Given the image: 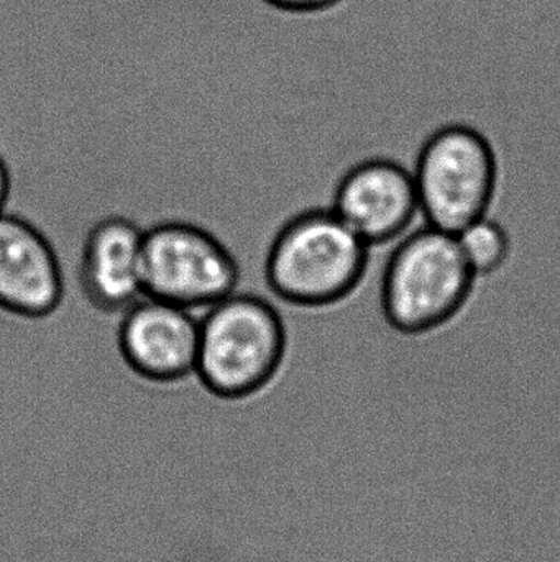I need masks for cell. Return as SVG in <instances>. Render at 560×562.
<instances>
[{
	"instance_id": "obj_5",
	"label": "cell",
	"mask_w": 560,
	"mask_h": 562,
	"mask_svg": "<svg viewBox=\"0 0 560 562\" xmlns=\"http://www.w3.org/2000/svg\"><path fill=\"white\" fill-rule=\"evenodd\" d=\"M239 281L236 257L204 227L167 221L145 231V296L194 313L236 293Z\"/></svg>"
},
{
	"instance_id": "obj_10",
	"label": "cell",
	"mask_w": 560,
	"mask_h": 562,
	"mask_svg": "<svg viewBox=\"0 0 560 562\" xmlns=\"http://www.w3.org/2000/svg\"><path fill=\"white\" fill-rule=\"evenodd\" d=\"M460 250L472 272L489 277L502 270L512 254V239L502 224L489 216L476 221L456 234Z\"/></svg>"
},
{
	"instance_id": "obj_12",
	"label": "cell",
	"mask_w": 560,
	"mask_h": 562,
	"mask_svg": "<svg viewBox=\"0 0 560 562\" xmlns=\"http://www.w3.org/2000/svg\"><path fill=\"white\" fill-rule=\"evenodd\" d=\"M10 191H12V175L5 160L0 157V214L5 213L7 203H9Z\"/></svg>"
},
{
	"instance_id": "obj_1",
	"label": "cell",
	"mask_w": 560,
	"mask_h": 562,
	"mask_svg": "<svg viewBox=\"0 0 560 562\" xmlns=\"http://www.w3.org/2000/svg\"><path fill=\"white\" fill-rule=\"evenodd\" d=\"M370 247L329 210L295 214L266 254L265 279L292 306L328 307L347 300L367 273Z\"/></svg>"
},
{
	"instance_id": "obj_4",
	"label": "cell",
	"mask_w": 560,
	"mask_h": 562,
	"mask_svg": "<svg viewBox=\"0 0 560 562\" xmlns=\"http://www.w3.org/2000/svg\"><path fill=\"white\" fill-rule=\"evenodd\" d=\"M413 178L427 226L457 234L489 216L499 187V160L479 128L449 121L424 140Z\"/></svg>"
},
{
	"instance_id": "obj_8",
	"label": "cell",
	"mask_w": 560,
	"mask_h": 562,
	"mask_svg": "<svg viewBox=\"0 0 560 562\" xmlns=\"http://www.w3.org/2000/svg\"><path fill=\"white\" fill-rule=\"evenodd\" d=\"M61 263L45 234L15 214H0V310L26 319L52 316L62 301Z\"/></svg>"
},
{
	"instance_id": "obj_7",
	"label": "cell",
	"mask_w": 560,
	"mask_h": 562,
	"mask_svg": "<svg viewBox=\"0 0 560 562\" xmlns=\"http://www.w3.org/2000/svg\"><path fill=\"white\" fill-rule=\"evenodd\" d=\"M118 350L132 372L153 383H174L196 373L199 319L193 311L144 296L124 311Z\"/></svg>"
},
{
	"instance_id": "obj_9",
	"label": "cell",
	"mask_w": 560,
	"mask_h": 562,
	"mask_svg": "<svg viewBox=\"0 0 560 562\" xmlns=\"http://www.w3.org/2000/svg\"><path fill=\"white\" fill-rule=\"evenodd\" d=\"M145 231L125 216H107L88 231L79 260L85 300L102 313H124L145 296Z\"/></svg>"
},
{
	"instance_id": "obj_6",
	"label": "cell",
	"mask_w": 560,
	"mask_h": 562,
	"mask_svg": "<svg viewBox=\"0 0 560 562\" xmlns=\"http://www.w3.org/2000/svg\"><path fill=\"white\" fill-rule=\"evenodd\" d=\"M332 211L370 249L393 243L421 216L413 171L385 158L361 161L339 181Z\"/></svg>"
},
{
	"instance_id": "obj_2",
	"label": "cell",
	"mask_w": 560,
	"mask_h": 562,
	"mask_svg": "<svg viewBox=\"0 0 560 562\" xmlns=\"http://www.w3.org/2000/svg\"><path fill=\"white\" fill-rule=\"evenodd\" d=\"M286 346L278 310L265 297L236 291L199 319L196 375L217 398H250L275 379Z\"/></svg>"
},
{
	"instance_id": "obj_3",
	"label": "cell",
	"mask_w": 560,
	"mask_h": 562,
	"mask_svg": "<svg viewBox=\"0 0 560 562\" xmlns=\"http://www.w3.org/2000/svg\"><path fill=\"white\" fill-rule=\"evenodd\" d=\"M476 281L456 234L431 226L414 231L401 240L385 269V317L408 336L439 329L466 306Z\"/></svg>"
},
{
	"instance_id": "obj_11",
	"label": "cell",
	"mask_w": 560,
	"mask_h": 562,
	"mask_svg": "<svg viewBox=\"0 0 560 562\" xmlns=\"http://www.w3.org/2000/svg\"><path fill=\"white\" fill-rule=\"evenodd\" d=\"M263 2L268 3L270 7L279 10V12L309 16L325 12V10L341 3L342 0H263Z\"/></svg>"
}]
</instances>
